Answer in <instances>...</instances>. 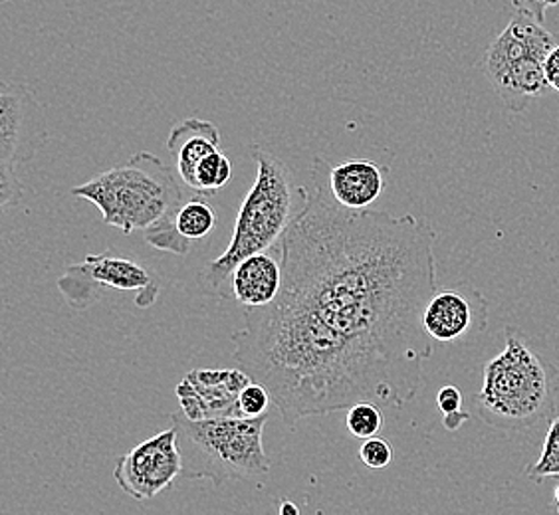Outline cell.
<instances>
[{
	"label": "cell",
	"instance_id": "obj_1",
	"mask_svg": "<svg viewBox=\"0 0 559 515\" xmlns=\"http://www.w3.org/2000/svg\"><path fill=\"white\" fill-rule=\"evenodd\" d=\"M318 157L280 240L282 290L245 308L233 359L272 395L286 427L357 403L403 408L432 357L425 310L437 294V232L417 216L352 211Z\"/></svg>",
	"mask_w": 559,
	"mask_h": 515
},
{
	"label": "cell",
	"instance_id": "obj_2",
	"mask_svg": "<svg viewBox=\"0 0 559 515\" xmlns=\"http://www.w3.org/2000/svg\"><path fill=\"white\" fill-rule=\"evenodd\" d=\"M257 177L238 211L230 244L199 272L197 282L206 296L235 300L233 274L245 258L276 247L288 230L294 213L290 169L270 151L252 147Z\"/></svg>",
	"mask_w": 559,
	"mask_h": 515
},
{
	"label": "cell",
	"instance_id": "obj_3",
	"mask_svg": "<svg viewBox=\"0 0 559 515\" xmlns=\"http://www.w3.org/2000/svg\"><path fill=\"white\" fill-rule=\"evenodd\" d=\"M70 193L96 204L104 223L126 235L175 220L185 201L199 194L150 151L135 153L126 165L99 172Z\"/></svg>",
	"mask_w": 559,
	"mask_h": 515
},
{
	"label": "cell",
	"instance_id": "obj_4",
	"mask_svg": "<svg viewBox=\"0 0 559 515\" xmlns=\"http://www.w3.org/2000/svg\"><path fill=\"white\" fill-rule=\"evenodd\" d=\"M171 422L183 454L185 478H205L223 486L228 480H257L270 472L269 454L262 442L269 412L257 419L206 420H191L183 412H175Z\"/></svg>",
	"mask_w": 559,
	"mask_h": 515
},
{
	"label": "cell",
	"instance_id": "obj_5",
	"mask_svg": "<svg viewBox=\"0 0 559 515\" xmlns=\"http://www.w3.org/2000/svg\"><path fill=\"white\" fill-rule=\"evenodd\" d=\"M504 337V349L485 366L474 405L495 429H534L554 408L548 371L520 330L506 325Z\"/></svg>",
	"mask_w": 559,
	"mask_h": 515
},
{
	"label": "cell",
	"instance_id": "obj_6",
	"mask_svg": "<svg viewBox=\"0 0 559 515\" xmlns=\"http://www.w3.org/2000/svg\"><path fill=\"white\" fill-rule=\"evenodd\" d=\"M556 44L542 22L516 12L488 46L480 62L483 72L510 111H526L527 104L548 89L546 58Z\"/></svg>",
	"mask_w": 559,
	"mask_h": 515
},
{
	"label": "cell",
	"instance_id": "obj_7",
	"mask_svg": "<svg viewBox=\"0 0 559 515\" xmlns=\"http://www.w3.org/2000/svg\"><path fill=\"white\" fill-rule=\"evenodd\" d=\"M48 140L46 116L38 99L22 84L0 86V204L4 211L21 203L16 167L31 161Z\"/></svg>",
	"mask_w": 559,
	"mask_h": 515
},
{
	"label": "cell",
	"instance_id": "obj_8",
	"mask_svg": "<svg viewBox=\"0 0 559 515\" xmlns=\"http://www.w3.org/2000/svg\"><path fill=\"white\" fill-rule=\"evenodd\" d=\"M58 290L75 310H86L106 291H135L140 308H150L159 296V286H155L147 268L111 250L90 254L80 264L68 266L58 278Z\"/></svg>",
	"mask_w": 559,
	"mask_h": 515
},
{
	"label": "cell",
	"instance_id": "obj_9",
	"mask_svg": "<svg viewBox=\"0 0 559 515\" xmlns=\"http://www.w3.org/2000/svg\"><path fill=\"white\" fill-rule=\"evenodd\" d=\"M181 474L183 454L179 448L177 430L171 427L119 456L114 468V480L121 492L138 502H145L171 488Z\"/></svg>",
	"mask_w": 559,
	"mask_h": 515
},
{
	"label": "cell",
	"instance_id": "obj_10",
	"mask_svg": "<svg viewBox=\"0 0 559 515\" xmlns=\"http://www.w3.org/2000/svg\"><path fill=\"white\" fill-rule=\"evenodd\" d=\"M252 376L237 369H193L175 386L185 417L191 420L240 417L238 397Z\"/></svg>",
	"mask_w": 559,
	"mask_h": 515
},
{
	"label": "cell",
	"instance_id": "obj_11",
	"mask_svg": "<svg viewBox=\"0 0 559 515\" xmlns=\"http://www.w3.org/2000/svg\"><path fill=\"white\" fill-rule=\"evenodd\" d=\"M425 330L439 344H454L488 325V301L468 284L437 291L425 310Z\"/></svg>",
	"mask_w": 559,
	"mask_h": 515
},
{
	"label": "cell",
	"instance_id": "obj_12",
	"mask_svg": "<svg viewBox=\"0 0 559 515\" xmlns=\"http://www.w3.org/2000/svg\"><path fill=\"white\" fill-rule=\"evenodd\" d=\"M167 149L171 153L177 175L194 193L197 191V169L211 153L221 149V131L213 121L189 118L175 123L167 140ZM201 194V193H199ZM205 196V194H203Z\"/></svg>",
	"mask_w": 559,
	"mask_h": 515
},
{
	"label": "cell",
	"instance_id": "obj_13",
	"mask_svg": "<svg viewBox=\"0 0 559 515\" xmlns=\"http://www.w3.org/2000/svg\"><path fill=\"white\" fill-rule=\"evenodd\" d=\"M389 167L369 159H349L330 169V191L352 211H366L388 189Z\"/></svg>",
	"mask_w": 559,
	"mask_h": 515
},
{
	"label": "cell",
	"instance_id": "obj_14",
	"mask_svg": "<svg viewBox=\"0 0 559 515\" xmlns=\"http://www.w3.org/2000/svg\"><path fill=\"white\" fill-rule=\"evenodd\" d=\"M233 296L242 308H262L282 290V262L266 252L245 258L233 274Z\"/></svg>",
	"mask_w": 559,
	"mask_h": 515
},
{
	"label": "cell",
	"instance_id": "obj_15",
	"mask_svg": "<svg viewBox=\"0 0 559 515\" xmlns=\"http://www.w3.org/2000/svg\"><path fill=\"white\" fill-rule=\"evenodd\" d=\"M203 194H193L185 201L183 206L175 215L177 232L189 240H205L216 226V215L213 206L206 203Z\"/></svg>",
	"mask_w": 559,
	"mask_h": 515
},
{
	"label": "cell",
	"instance_id": "obj_16",
	"mask_svg": "<svg viewBox=\"0 0 559 515\" xmlns=\"http://www.w3.org/2000/svg\"><path fill=\"white\" fill-rule=\"evenodd\" d=\"M233 177V165L225 153L216 149L205 157L197 169V191L205 196L223 191Z\"/></svg>",
	"mask_w": 559,
	"mask_h": 515
},
{
	"label": "cell",
	"instance_id": "obj_17",
	"mask_svg": "<svg viewBox=\"0 0 559 515\" xmlns=\"http://www.w3.org/2000/svg\"><path fill=\"white\" fill-rule=\"evenodd\" d=\"M527 480L544 483L559 480V417L549 422L546 439L542 444V454L526 470Z\"/></svg>",
	"mask_w": 559,
	"mask_h": 515
},
{
	"label": "cell",
	"instance_id": "obj_18",
	"mask_svg": "<svg viewBox=\"0 0 559 515\" xmlns=\"http://www.w3.org/2000/svg\"><path fill=\"white\" fill-rule=\"evenodd\" d=\"M345 427L354 434L355 439H373L383 427H385V415L383 408L376 403H357L354 407L347 408Z\"/></svg>",
	"mask_w": 559,
	"mask_h": 515
},
{
	"label": "cell",
	"instance_id": "obj_19",
	"mask_svg": "<svg viewBox=\"0 0 559 515\" xmlns=\"http://www.w3.org/2000/svg\"><path fill=\"white\" fill-rule=\"evenodd\" d=\"M270 405H272V395L269 388L260 385L257 381H252L250 385L240 393L238 397V408H240V417L247 419H257L269 412Z\"/></svg>",
	"mask_w": 559,
	"mask_h": 515
},
{
	"label": "cell",
	"instance_id": "obj_20",
	"mask_svg": "<svg viewBox=\"0 0 559 515\" xmlns=\"http://www.w3.org/2000/svg\"><path fill=\"white\" fill-rule=\"evenodd\" d=\"M359 458L366 464L367 468L383 470L393 462V446L381 436L367 439L359 448Z\"/></svg>",
	"mask_w": 559,
	"mask_h": 515
},
{
	"label": "cell",
	"instance_id": "obj_21",
	"mask_svg": "<svg viewBox=\"0 0 559 515\" xmlns=\"http://www.w3.org/2000/svg\"><path fill=\"white\" fill-rule=\"evenodd\" d=\"M518 14H526L534 21L542 22L546 19V12L558 7L559 0H508Z\"/></svg>",
	"mask_w": 559,
	"mask_h": 515
},
{
	"label": "cell",
	"instance_id": "obj_22",
	"mask_svg": "<svg viewBox=\"0 0 559 515\" xmlns=\"http://www.w3.org/2000/svg\"><path fill=\"white\" fill-rule=\"evenodd\" d=\"M437 405L441 408L442 417H451L463 412V393L454 385L442 386L437 395Z\"/></svg>",
	"mask_w": 559,
	"mask_h": 515
},
{
	"label": "cell",
	"instance_id": "obj_23",
	"mask_svg": "<svg viewBox=\"0 0 559 515\" xmlns=\"http://www.w3.org/2000/svg\"><path fill=\"white\" fill-rule=\"evenodd\" d=\"M546 77H548L549 87L559 92V44L549 50L546 58Z\"/></svg>",
	"mask_w": 559,
	"mask_h": 515
},
{
	"label": "cell",
	"instance_id": "obj_24",
	"mask_svg": "<svg viewBox=\"0 0 559 515\" xmlns=\"http://www.w3.org/2000/svg\"><path fill=\"white\" fill-rule=\"evenodd\" d=\"M471 419L468 412H459V415H451V417H442V424L447 427V430L461 429V424Z\"/></svg>",
	"mask_w": 559,
	"mask_h": 515
},
{
	"label": "cell",
	"instance_id": "obj_25",
	"mask_svg": "<svg viewBox=\"0 0 559 515\" xmlns=\"http://www.w3.org/2000/svg\"><path fill=\"white\" fill-rule=\"evenodd\" d=\"M280 515H300V507L294 502H282L280 504Z\"/></svg>",
	"mask_w": 559,
	"mask_h": 515
},
{
	"label": "cell",
	"instance_id": "obj_26",
	"mask_svg": "<svg viewBox=\"0 0 559 515\" xmlns=\"http://www.w3.org/2000/svg\"><path fill=\"white\" fill-rule=\"evenodd\" d=\"M554 507H556V512L559 515V483L556 486V490H554Z\"/></svg>",
	"mask_w": 559,
	"mask_h": 515
},
{
	"label": "cell",
	"instance_id": "obj_27",
	"mask_svg": "<svg viewBox=\"0 0 559 515\" xmlns=\"http://www.w3.org/2000/svg\"><path fill=\"white\" fill-rule=\"evenodd\" d=\"M2 2H9V0H2Z\"/></svg>",
	"mask_w": 559,
	"mask_h": 515
}]
</instances>
